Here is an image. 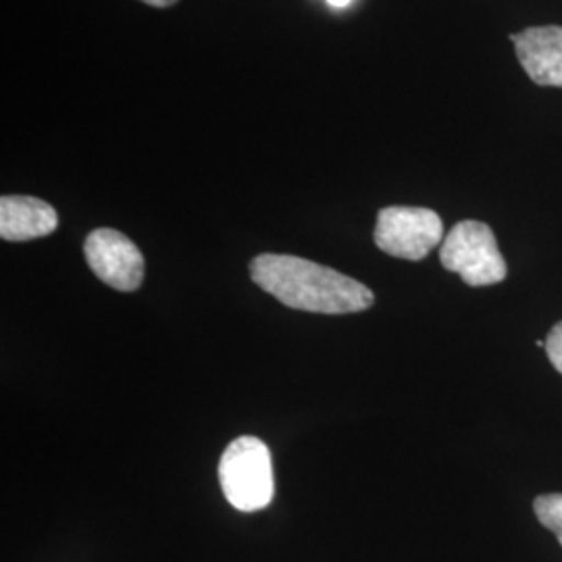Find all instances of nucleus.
<instances>
[{
	"label": "nucleus",
	"instance_id": "nucleus-1",
	"mask_svg": "<svg viewBox=\"0 0 562 562\" xmlns=\"http://www.w3.org/2000/svg\"><path fill=\"white\" fill-rule=\"evenodd\" d=\"M252 281L281 304L323 315L361 313L373 306V292L331 267L292 255H259L250 262Z\"/></svg>",
	"mask_w": 562,
	"mask_h": 562
},
{
	"label": "nucleus",
	"instance_id": "nucleus-2",
	"mask_svg": "<svg viewBox=\"0 0 562 562\" xmlns=\"http://www.w3.org/2000/svg\"><path fill=\"white\" fill-rule=\"evenodd\" d=\"M220 482L227 503L241 513L267 508L276 494L273 462L267 443L255 436L236 438L223 452Z\"/></svg>",
	"mask_w": 562,
	"mask_h": 562
},
{
	"label": "nucleus",
	"instance_id": "nucleus-3",
	"mask_svg": "<svg viewBox=\"0 0 562 562\" xmlns=\"http://www.w3.org/2000/svg\"><path fill=\"white\" fill-rule=\"evenodd\" d=\"M440 262L471 288L501 283L508 273L492 227L475 220L457 223L448 232L440 248Z\"/></svg>",
	"mask_w": 562,
	"mask_h": 562
},
{
	"label": "nucleus",
	"instance_id": "nucleus-4",
	"mask_svg": "<svg viewBox=\"0 0 562 562\" xmlns=\"http://www.w3.org/2000/svg\"><path fill=\"white\" fill-rule=\"evenodd\" d=\"M373 240L390 257L422 261L443 241V223L431 209L385 206L378 215Z\"/></svg>",
	"mask_w": 562,
	"mask_h": 562
},
{
	"label": "nucleus",
	"instance_id": "nucleus-5",
	"mask_svg": "<svg viewBox=\"0 0 562 562\" xmlns=\"http://www.w3.org/2000/svg\"><path fill=\"white\" fill-rule=\"evenodd\" d=\"M83 255L99 280L120 292H134L144 280L140 248L117 229H94L83 244Z\"/></svg>",
	"mask_w": 562,
	"mask_h": 562
},
{
	"label": "nucleus",
	"instance_id": "nucleus-6",
	"mask_svg": "<svg viewBox=\"0 0 562 562\" xmlns=\"http://www.w3.org/2000/svg\"><path fill=\"white\" fill-rule=\"evenodd\" d=\"M522 71L538 86L562 88V27H527L510 36Z\"/></svg>",
	"mask_w": 562,
	"mask_h": 562
},
{
	"label": "nucleus",
	"instance_id": "nucleus-7",
	"mask_svg": "<svg viewBox=\"0 0 562 562\" xmlns=\"http://www.w3.org/2000/svg\"><path fill=\"white\" fill-rule=\"evenodd\" d=\"M59 227V215L48 202L34 196L0 199V238L7 241L36 240Z\"/></svg>",
	"mask_w": 562,
	"mask_h": 562
},
{
	"label": "nucleus",
	"instance_id": "nucleus-8",
	"mask_svg": "<svg viewBox=\"0 0 562 562\" xmlns=\"http://www.w3.org/2000/svg\"><path fill=\"white\" fill-rule=\"evenodd\" d=\"M538 521L550 529L562 546V494H543L533 503Z\"/></svg>",
	"mask_w": 562,
	"mask_h": 562
},
{
	"label": "nucleus",
	"instance_id": "nucleus-9",
	"mask_svg": "<svg viewBox=\"0 0 562 562\" xmlns=\"http://www.w3.org/2000/svg\"><path fill=\"white\" fill-rule=\"evenodd\" d=\"M546 352L550 362L554 364V369L562 375V322L550 329L546 338Z\"/></svg>",
	"mask_w": 562,
	"mask_h": 562
},
{
	"label": "nucleus",
	"instance_id": "nucleus-10",
	"mask_svg": "<svg viewBox=\"0 0 562 562\" xmlns=\"http://www.w3.org/2000/svg\"><path fill=\"white\" fill-rule=\"evenodd\" d=\"M142 2H146V4H150V7H171V4H176L178 0H142Z\"/></svg>",
	"mask_w": 562,
	"mask_h": 562
},
{
	"label": "nucleus",
	"instance_id": "nucleus-11",
	"mask_svg": "<svg viewBox=\"0 0 562 562\" xmlns=\"http://www.w3.org/2000/svg\"><path fill=\"white\" fill-rule=\"evenodd\" d=\"M331 7H336V9H344V7H348L350 4V0H327Z\"/></svg>",
	"mask_w": 562,
	"mask_h": 562
}]
</instances>
